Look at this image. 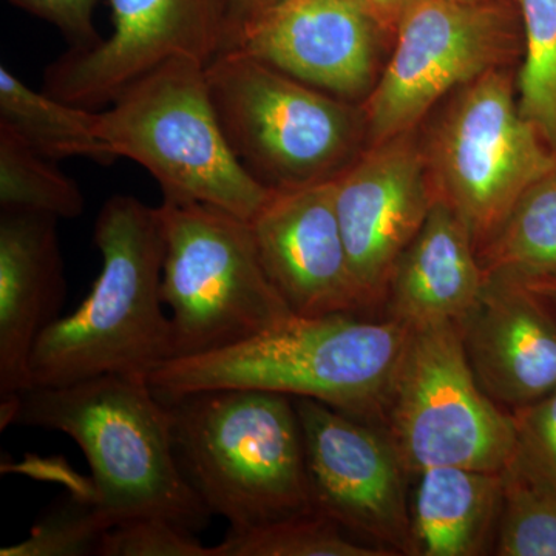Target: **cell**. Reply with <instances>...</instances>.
I'll return each instance as SVG.
<instances>
[{"mask_svg":"<svg viewBox=\"0 0 556 556\" xmlns=\"http://www.w3.org/2000/svg\"><path fill=\"white\" fill-rule=\"evenodd\" d=\"M10 424L72 438L91 471V485L80 490L113 526L161 517L193 533L206 529L212 515L181 473L169 407L149 379L108 375L31 387L2 402V428Z\"/></svg>","mask_w":556,"mask_h":556,"instance_id":"obj_1","label":"cell"},{"mask_svg":"<svg viewBox=\"0 0 556 556\" xmlns=\"http://www.w3.org/2000/svg\"><path fill=\"white\" fill-rule=\"evenodd\" d=\"M93 241L100 276L78 308L40 334L31 354V387L108 375L149 379L172 358L170 317L161 295L166 240L160 207L112 197L94 222Z\"/></svg>","mask_w":556,"mask_h":556,"instance_id":"obj_2","label":"cell"},{"mask_svg":"<svg viewBox=\"0 0 556 556\" xmlns=\"http://www.w3.org/2000/svg\"><path fill=\"white\" fill-rule=\"evenodd\" d=\"M409 328L396 317L291 314L237 345L172 358L149 382L164 404L199 391L252 388L311 399L356 417L386 402Z\"/></svg>","mask_w":556,"mask_h":556,"instance_id":"obj_3","label":"cell"},{"mask_svg":"<svg viewBox=\"0 0 556 556\" xmlns=\"http://www.w3.org/2000/svg\"><path fill=\"white\" fill-rule=\"evenodd\" d=\"M179 468L212 517L248 530L313 511L294 397L252 388L167 402Z\"/></svg>","mask_w":556,"mask_h":556,"instance_id":"obj_4","label":"cell"},{"mask_svg":"<svg viewBox=\"0 0 556 556\" xmlns=\"http://www.w3.org/2000/svg\"><path fill=\"white\" fill-rule=\"evenodd\" d=\"M98 131L118 159L159 181L163 201L203 203L251 222L273 190L230 149L206 79V65L164 62L98 112Z\"/></svg>","mask_w":556,"mask_h":556,"instance_id":"obj_5","label":"cell"},{"mask_svg":"<svg viewBox=\"0 0 556 556\" xmlns=\"http://www.w3.org/2000/svg\"><path fill=\"white\" fill-rule=\"evenodd\" d=\"M206 79L230 149L266 189L331 181L367 139L364 109L241 51L208 62Z\"/></svg>","mask_w":556,"mask_h":556,"instance_id":"obj_6","label":"cell"},{"mask_svg":"<svg viewBox=\"0 0 556 556\" xmlns=\"http://www.w3.org/2000/svg\"><path fill=\"white\" fill-rule=\"evenodd\" d=\"M159 207L172 358L225 350L294 314L270 281L247 219L203 203Z\"/></svg>","mask_w":556,"mask_h":556,"instance_id":"obj_7","label":"cell"},{"mask_svg":"<svg viewBox=\"0 0 556 556\" xmlns=\"http://www.w3.org/2000/svg\"><path fill=\"white\" fill-rule=\"evenodd\" d=\"M437 199L485 244L533 182L556 169V152L522 116L506 68L460 87L426 144Z\"/></svg>","mask_w":556,"mask_h":556,"instance_id":"obj_8","label":"cell"},{"mask_svg":"<svg viewBox=\"0 0 556 556\" xmlns=\"http://www.w3.org/2000/svg\"><path fill=\"white\" fill-rule=\"evenodd\" d=\"M386 402L402 466L501 471L518 447L514 416L479 386L457 324L409 328Z\"/></svg>","mask_w":556,"mask_h":556,"instance_id":"obj_9","label":"cell"},{"mask_svg":"<svg viewBox=\"0 0 556 556\" xmlns=\"http://www.w3.org/2000/svg\"><path fill=\"white\" fill-rule=\"evenodd\" d=\"M521 40L517 2H420L399 25L391 60L362 108L369 144L415 130L442 98L503 68Z\"/></svg>","mask_w":556,"mask_h":556,"instance_id":"obj_10","label":"cell"},{"mask_svg":"<svg viewBox=\"0 0 556 556\" xmlns=\"http://www.w3.org/2000/svg\"><path fill=\"white\" fill-rule=\"evenodd\" d=\"M113 30L70 49L43 73L42 90L98 110L146 73L186 58L207 65L225 47L228 0H109Z\"/></svg>","mask_w":556,"mask_h":556,"instance_id":"obj_11","label":"cell"},{"mask_svg":"<svg viewBox=\"0 0 556 556\" xmlns=\"http://www.w3.org/2000/svg\"><path fill=\"white\" fill-rule=\"evenodd\" d=\"M336 211L364 305L390 287L399 258L437 201L413 131L369 144L334 179Z\"/></svg>","mask_w":556,"mask_h":556,"instance_id":"obj_12","label":"cell"},{"mask_svg":"<svg viewBox=\"0 0 556 556\" xmlns=\"http://www.w3.org/2000/svg\"><path fill=\"white\" fill-rule=\"evenodd\" d=\"M294 401L314 510L343 530L409 548L404 466L393 442L320 402Z\"/></svg>","mask_w":556,"mask_h":556,"instance_id":"obj_13","label":"cell"},{"mask_svg":"<svg viewBox=\"0 0 556 556\" xmlns=\"http://www.w3.org/2000/svg\"><path fill=\"white\" fill-rule=\"evenodd\" d=\"M386 38L390 35L358 0H283L248 24L226 51L257 58L356 104L378 83Z\"/></svg>","mask_w":556,"mask_h":556,"instance_id":"obj_14","label":"cell"},{"mask_svg":"<svg viewBox=\"0 0 556 556\" xmlns=\"http://www.w3.org/2000/svg\"><path fill=\"white\" fill-rule=\"evenodd\" d=\"M249 226L263 266L292 313L364 308L336 211L334 179L273 190Z\"/></svg>","mask_w":556,"mask_h":556,"instance_id":"obj_15","label":"cell"},{"mask_svg":"<svg viewBox=\"0 0 556 556\" xmlns=\"http://www.w3.org/2000/svg\"><path fill=\"white\" fill-rule=\"evenodd\" d=\"M459 327L489 396L518 409L555 390L556 314L532 288L485 274L481 298Z\"/></svg>","mask_w":556,"mask_h":556,"instance_id":"obj_16","label":"cell"},{"mask_svg":"<svg viewBox=\"0 0 556 556\" xmlns=\"http://www.w3.org/2000/svg\"><path fill=\"white\" fill-rule=\"evenodd\" d=\"M60 218L40 212L0 215V396L31 387L36 342L61 316L67 295Z\"/></svg>","mask_w":556,"mask_h":556,"instance_id":"obj_17","label":"cell"},{"mask_svg":"<svg viewBox=\"0 0 556 556\" xmlns=\"http://www.w3.org/2000/svg\"><path fill=\"white\" fill-rule=\"evenodd\" d=\"M477 249L463 219L437 199L391 276L393 317L409 327L459 325L485 285Z\"/></svg>","mask_w":556,"mask_h":556,"instance_id":"obj_18","label":"cell"},{"mask_svg":"<svg viewBox=\"0 0 556 556\" xmlns=\"http://www.w3.org/2000/svg\"><path fill=\"white\" fill-rule=\"evenodd\" d=\"M409 517V551L422 556H473L500 521V471L431 467L420 471Z\"/></svg>","mask_w":556,"mask_h":556,"instance_id":"obj_19","label":"cell"},{"mask_svg":"<svg viewBox=\"0 0 556 556\" xmlns=\"http://www.w3.org/2000/svg\"><path fill=\"white\" fill-rule=\"evenodd\" d=\"M0 127L49 160L87 159L109 166L118 160L98 131L97 110L33 90L0 67Z\"/></svg>","mask_w":556,"mask_h":556,"instance_id":"obj_20","label":"cell"},{"mask_svg":"<svg viewBox=\"0 0 556 556\" xmlns=\"http://www.w3.org/2000/svg\"><path fill=\"white\" fill-rule=\"evenodd\" d=\"M482 268L521 283L556 280V169L533 182L484 244Z\"/></svg>","mask_w":556,"mask_h":556,"instance_id":"obj_21","label":"cell"},{"mask_svg":"<svg viewBox=\"0 0 556 556\" xmlns=\"http://www.w3.org/2000/svg\"><path fill=\"white\" fill-rule=\"evenodd\" d=\"M501 473L496 554L556 556V475L518 441Z\"/></svg>","mask_w":556,"mask_h":556,"instance_id":"obj_22","label":"cell"},{"mask_svg":"<svg viewBox=\"0 0 556 556\" xmlns=\"http://www.w3.org/2000/svg\"><path fill=\"white\" fill-rule=\"evenodd\" d=\"M53 160L39 155L0 127V207L56 218H78L86 208L83 190Z\"/></svg>","mask_w":556,"mask_h":556,"instance_id":"obj_23","label":"cell"},{"mask_svg":"<svg viewBox=\"0 0 556 556\" xmlns=\"http://www.w3.org/2000/svg\"><path fill=\"white\" fill-rule=\"evenodd\" d=\"M351 540L332 519L313 510L254 527L228 530L212 556H390Z\"/></svg>","mask_w":556,"mask_h":556,"instance_id":"obj_24","label":"cell"},{"mask_svg":"<svg viewBox=\"0 0 556 556\" xmlns=\"http://www.w3.org/2000/svg\"><path fill=\"white\" fill-rule=\"evenodd\" d=\"M526 58L518 105L556 152V0H517Z\"/></svg>","mask_w":556,"mask_h":556,"instance_id":"obj_25","label":"cell"},{"mask_svg":"<svg viewBox=\"0 0 556 556\" xmlns=\"http://www.w3.org/2000/svg\"><path fill=\"white\" fill-rule=\"evenodd\" d=\"M113 522L86 492L58 500L21 543L3 547L2 556L100 555Z\"/></svg>","mask_w":556,"mask_h":556,"instance_id":"obj_26","label":"cell"},{"mask_svg":"<svg viewBox=\"0 0 556 556\" xmlns=\"http://www.w3.org/2000/svg\"><path fill=\"white\" fill-rule=\"evenodd\" d=\"M100 556H212V547L170 519L138 517L105 533Z\"/></svg>","mask_w":556,"mask_h":556,"instance_id":"obj_27","label":"cell"},{"mask_svg":"<svg viewBox=\"0 0 556 556\" xmlns=\"http://www.w3.org/2000/svg\"><path fill=\"white\" fill-rule=\"evenodd\" d=\"M17 9L50 22L72 43V49H90L100 42L94 28L97 0H9Z\"/></svg>","mask_w":556,"mask_h":556,"instance_id":"obj_28","label":"cell"},{"mask_svg":"<svg viewBox=\"0 0 556 556\" xmlns=\"http://www.w3.org/2000/svg\"><path fill=\"white\" fill-rule=\"evenodd\" d=\"M519 444L556 475V388L535 404L515 412Z\"/></svg>","mask_w":556,"mask_h":556,"instance_id":"obj_29","label":"cell"},{"mask_svg":"<svg viewBox=\"0 0 556 556\" xmlns=\"http://www.w3.org/2000/svg\"><path fill=\"white\" fill-rule=\"evenodd\" d=\"M283 0H228V17H226V40L223 51L232 46L243 28L263 13L278 5ZM222 51V53H223Z\"/></svg>","mask_w":556,"mask_h":556,"instance_id":"obj_30","label":"cell"},{"mask_svg":"<svg viewBox=\"0 0 556 556\" xmlns=\"http://www.w3.org/2000/svg\"><path fill=\"white\" fill-rule=\"evenodd\" d=\"M379 22L388 35H396L399 25L409 11L424 0H358Z\"/></svg>","mask_w":556,"mask_h":556,"instance_id":"obj_31","label":"cell"},{"mask_svg":"<svg viewBox=\"0 0 556 556\" xmlns=\"http://www.w3.org/2000/svg\"><path fill=\"white\" fill-rule=\"evenodd\" d=\"M527 287L532 288L541 298L546 300L556 314V280L540 281V283H530Z\"/></svg>","mask_w":556,"mask_h":556,"instance_id":"obj_32","label":"cell"},{"mask_svg":"<svg viewBox=\"0 0 556 556\" xmlns=\"http://www.w3.org/2000/svg\"><path fill=\"white\" fill-rule=\"evenodd\" d=\"M466 3H496V2H517V0H457Z\"/></svg>","mask_w":556,"mask_h":556,"instance_id":"obj_33","label":"cell"}]
</instances>
